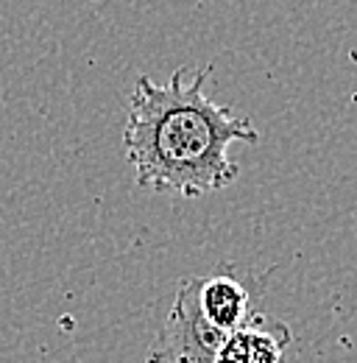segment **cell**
Wrapping results in <instances>:
<instances>
[{
  "label": "cell",
  "instance_id": "obj_1",
  "mask_svg": "<svg viewBox=\"0 0 357 363\" xmlns=\"http://www.w3.org/2000/svg\"><path fill=\"white\" fill-rule=\"evenodd\" d=\"M207 79L210 67L193 76L176 70L165 84L151 76L137 79L123 145L140 190L184 199L218 193L240 174L229 148L234 143H260L249 118H237L229 106L204 95Z\"/></svg>",
  "mask_w": 357,
  "mask_h": 363
},
{
  "label": "cell",
  "instance_id": "obj_2",
  "mask_svg": "<svg viewBox=\"0 0 357 363\" xmlns=\"http://www.w3.org/2000/svg\"><path fill=\"white\" fill-rule=\"evenodd\" d=\"M229 333L212 327L198 308V277L178 282L168 321L148 352V363H215Z\"/></svg>",
  "mask_w": 357,
  "mask_h": 363
},
{
  "label": "cell",
  "instance_id": "obj_3",
  "mask_svg": "<svg viewBox=\"0 0 357 363\" xmlns=\"http://www.w3.org/2000/svg\"><path fill=\"white\" fill-rule=\"evenodd\" d=\"M293 333L285 321L266 313H254L240 330L229 333L215 363H282Z\"/></svg>",
  "mask_w": 357,
  "mask_h": 363
},
{
  "label": "cell",
  "instance_id": "obj_4",
  "mask_svg": "<svg viewBox=\"0 0 357 363\" xmlns=\"http://www.w3.org/2000/svg\"><path fill=\"white\" fill-rule=\"evenodd\" d=\"M198 308L204 318L223 333L240 330L251 313V296L246 285L232 274L198 277Z\"/></svg>",
  "mask_w": 357,
  "mask_h": 363
}]
</instances>
